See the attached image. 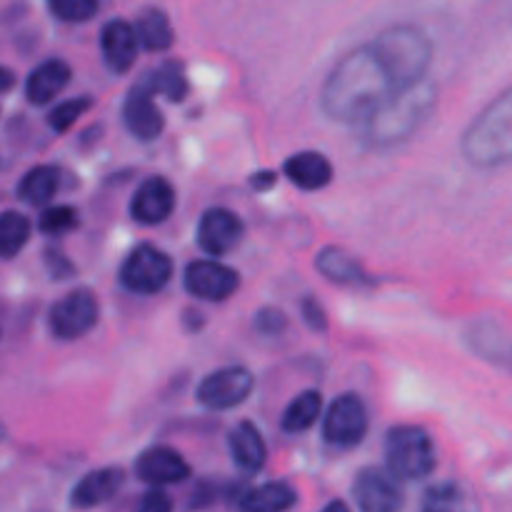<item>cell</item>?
<instances>
[{
    "mask_svg": "<svg viewBox=\"0 0 512 512\" xmlns=\"http://www.w3.org/2000/svg\"><path fill=\"white\" fill-rule=\"evenodd\" d=\"M398 93L373 43L338 60L320 88V110L335 123L363 125Z\"/></svg>",
    "mask_w": 512,
    "mask_h": 512,
    "instance_id": "1",
    "label": "cell"
},
{
    "mask_svg": "<svg viewBox=\"0 0 512 512\" xmlns=\"http://www.w3.org/2000/svg\"><path fill=\"white\" fill-rule=\"evenodd\" d=\"M438 105V88L430 80L395 93L368 123L360 125V143L373 150H388L413 138Z\"/></svg>",
    "mask_w": 512,
    "mask_h": 512,
    "instance_id": "2",
    "label": "cell"
},
{
    "mask_svg": "<svg viewBox=\"0 0 512 512\" xmlns=\"http://www.w3.org/2000/svg\"><path fill=\"white\" fill-rule=\"evenodd\" d=\"M460 153L473 168L480 170L512 163V85L495 95L465 128Z\"/></svg>",
    "mask_w": 512,
    "mask_h": 512,
    "instance_id": "3",
    "label": "cell"
},
{
    "mask_svg": "<svg viewBox=\"0 0 512 512\" xmlns=\"http://www.w3.org/2000/svg\"><path fill=\"white\" fill-rule=\"evenodd\" d=\"M370 43L398 93L423 83L435 53L433 40L423 28L410 23H395L380 30Z\"/></svg>",
    "mask_w": 512,
    "mask_h": 512,
    "instance_id": "4",
    "label": "cell"
},
{
    "mask_svg": "<svg viewBox=\"0 0 512 512\" xmlns=\"http://www.w3.org/2000/svg\"><path fill=\"white\" fill-rule=\"evenodd\" d=\"M385 460L398 480H423L438 465L433 438L420 425H395L385 435Z\"/></svg>",
    "mask_w": 512,
    "mask_h": 512,
    "instance_id": "5",
    "label": "cell"
},
{
    "mask_svg": "<svg viewBox=\"0 0 512 512\" xmlns=\"http://www.w3.org/2000/svg\"><path fill=\"white\" fill-rule=\"evenodd\" d=\"M173 260L155 245L143 243L120 265V285L135 295H155L173 278Z\"/></svg>",
    "mask_w": 512,
    "mask_h": 512,
    "instance_id": "6",
    "label": "cell"
},
{
    "mask_svg": "<svg viewBox=\"0 0 512 512\" xmlns=\"http://www.w3.org/2000/svg\"><path fill=\"white\" fill-rule=\"evenodd\" d=\"M100 315L98 298L90 288H75L58 300L48 313V328L53 338L78 340L95 328Z\"/></svg>",
    "mask_w": 512,
    "mask_h": 512,
    "instance_id": "7",
    "label": "cell"
},
{
    "mask_svg": "<svg viewBox=\"0 0 512 512\" xmlns=\"http://www.w3.org/2000/svg\"><path fill=\"white\" fill-rule=\"evenodd\" d=\"M253 385L255 378L248 368L230 365V368H220L205 375L203 383L195 390V398L208 410H230L248 400V395L253 393Z\"/></svg>",
    "mask_w": 512,
    "mask_h": 512,
    "instance_id": "8",
    "label": "cell"
},
{
    "mask_svg": "<svg viewBox=\"0 0 512 512\" xmlns=\"http://www.w3.org/2000/svg\"><path fill=\"white\" fill-rule=\"evenodd\" d=\"M368 433V410L355 393H345L330 405L323 420V438L333 448H355Z\"/></svg>",
    "mask_w": 512,
    "mask_h": 512,
    "instance_id": "9",
    "label": "cell"
},
{
    "mask_svg": "<svg viewBox=\"0 0 512 512\" xmlns=\"http://www.w3.org/2000/svg\"><path fill=\"white\" fill-rule=\"evenodd\" d=\"M353 498L360 512H400L405 505V493L398 478L385 468H363L355 475Z\"/></svg>",
    "mask_w": 512,
    "mask_h": 512,
    "instance_id": "10",
    "label": "cell"
},
{
    "mask_svg": "<svg viewBox=\"0 0 512 512\" xmlns=\"http://www.w3.org/2000/svg\"><path fill=\"white\" fill-rule=\"evenodd\" d=\"M183 285L193 298L223 303L240 288V275L218 260H193L185 268Z\"/></svg>",
    "mask_w": 512,
    "mask_h": 512,
    "instance_id": "11",
    "label": "cell"
},
{
    "mask_svg": "<svg viewBox=\"0 0 512 512\" xmlns=\"http://www.w3.org/2000/svg\"><path fill=\"white\" fill-rule=\"evenodd\" d=\"M243 233L245 225L238 218V213L228 208H210L200 218L195 238H198V245L205 253L220 258V255H228L230 250L238 248Z\"/></svg>",
    "mask_w": 512,
    "mask_h": 512,
    "instance_id": "12",
    "label": "cell"
},
{
    "mask_svg": "<svg viewBox=\"0 0 512 512\" xmlns=\"http://www.w3.org/2000/svg\"><path fill=\"white\" fill-rule=\"evenodd\" d=\"M175 210V188L170 180L160 175H150L140 183V188L130 200V215L140 225H160L173 215Z\"/></svg>",
    "mask_w": 512,
    "mask_h": 512,
    "instance_id": "13",
    "label": "cell"
},
{
    "mask_svg": "<svg viewBox=\"0 0 512 512\" xmlns=\"http://www.w3.org/2000/svg\"><path fill=\"white\" fill-rule=\"evenodd\" d=\"M135 475L153 488H163V485H173L188 478L190 465L185 463L178 450L168 448V445H155V448H148L138 455Z\"/></svg>",
    "mask_w": 512,
    "mask_h": 512,
    "instance_id": "14",
    "label": "cell"
},
{
    "mask_svg": "<svg viewBox=\"0 0 512 512\" xmlns=\"http://www.w3.org/2000/svg\"><path fill=\"white\" fill-rule=\"evenodd\" d=\"M123 123L138 140H155L165 128L163 113L153 103V93L143 83L133 85L130 93L125 95L123 103Z\"/></svg>",
    "mask_w": 512,
    "mask_h": 512,
    "instance_id": "15",
    "label": "cell"
},
{
    "mask_svg": "<svg viewBox=\"0 0 512 512\" xmlns=\"http://www.w3.org/2000/svg\"><path fill=\"white\" fill-rule=\"evenodd\" d=\"M100 50H103V60L113 73L123 75L133 68L135 55H138L140 43L135 28L123 18H113L103 25L100 30Z\"/></svg>",
    "mask_w": 512,
    "mask_h": 512,
    "instance_id": "16",
    "label": "cell"
},
{
    "mask_svg": "<svg viewBox=\"0 0 512 512\" xmlns=\"http://www.w3.org/2000/svg\"><path fill=\"white\" fill-rule=\"evenodd\" d=\"M125 473L123 468H98L78 480V485L70 493V508L73 510H93L105 505L120 488H123Z\"/></svg>",
    "mask_w": 512,
    "mask_h": 512,
    "instance_id": "17",
    "label": "cell"
},
{
    "mask_svg": "<svg viewBox=\"0 0 512 512\" xmlns=\"http://www.w3.org/2000/svg\"><path fill=\"white\" fill-rule=\"evenodd\" d=\"M283 173L288 175V180L295 188L305 190V193H313V190L328 188L335 170L323 153L305 150V153H295L285 160Z\"/></svg>",
    "mask_w": 512,
    "mask_h": 512,
    "instance_id": "18",
    "label": "cell"
},
{
    "mask_svg": "<svg viewBox=\"0 0 512 512\" xmlns=\"http://www.w3.org/2000/svg\"><path fill=\"white\" fill-rule=\"evenodd\" d=\"M70 65L60 58H50L40 63L25 80V98L33 105H48L50 100L58 98L70 83Z\"/></svg>",
    "mask_w": 512,
    "mask_h": 512,
    "instance_id": "19",
    "label": "cell"
},
{
    "mask_svg": "<svg viewBox=\"0 0 512 512\" xmlns=\"http://www.w3.org/2000/svg\"><path fill=\"white\" fill-rule=\"evenodd\" d=\"M315 268H318V273L323 275V278H328L330 283H338V285H373L375 283L373 275H370L368 270L353 258V255H348L340 248H333V245H328V248H323L318 255H315Z\"/></svg>",
    "mask_w": 512,
    "mask_h": 512,
    "instance_id": "20",
    "label": "cell"
},
{
    "mask_svg": "<svg viewBox=\"0 0 512 512\" xmlns=\"http://www.w3.org/2000/svg\"><path fill=\"white\" fill-rule=\"evenodd\" d=\"M230 453H233L235 465H238L243 473H258L265 468V460H268V448H265V440L260 435V430L255 428L250 420L235 425L230 430Z\"/></svg>",
    "mask_w": 512,
    "mask_h": 512,
    "instance_id": "21",
    "label": "cell"
},
{
    "mask_svg": "<svg viewBox=\"0 0 512 512\" xmlns=\"http://www.w3.org/2000/svg\"><path fill=\"white\" fill-rule=\"evenodd\" d=\"M298 503V493L288 483H265L240 495V512H288Z\"/></svg>",
    "mask_w": 512,
    "mask_h": 512,
    "instance_id": "22",
    "label": "cell"
},
{
    "mask_svg": "<svg viewBox=\"0 0 512 512\" xmlns=\"http://www.w3.org/2000/svg\"><path fill=\"white\" fill-rule=\"evenodd\" d=\"M133 28H135V35H138L140 48L150 50V53L168 50L175 40L173 25H170L168 15H165L160 8L140 10V15H138V20H135Z\"/></svg>",
    "mask_w": 512,
    "mask_h": 512,
    "instance_id": "23",
    "label": "cell"
},
{
    "mask_svg": "<svg viewBox=\"0 0 512 512\" xmlns=\"http://www.w3.org/2000/svg\"><path fill=\"white\" fill-rule=\"evenodd\" d=\"M470 343H473L475 353H480L485 360L512 373V343L510 338H505L498 325L475 323L473 333H470Z\"/></svg>",
    "mask_w": 512,
    "mask_h": 512,
    "instance_id": "24",
    "label": "cell"
},
{
    "mask_svg": "<svg viewBox=\"0 0 512 512\" xmlns=\"http://www.w3.org/2000/svg\"><path fill=\"white\" fill-rule=\"evenodd\" d=\"M140 83L153 95H165L170 103H180L188 95V78H185V70L180 60H165L160 68L145 73Z\"/></svg>",
    "mask_w": 512,
    "mask_h": 512,
    "instance_id": "25",
    "label": "cell"
},
{
    "mask_svg": "<svg viewBox=\"0 0 512 512\" xmlns=\"http://www.w3.org/2000/svg\"><path fill=\"white\" fill-rule=\"evenodd\" d=\"M60 188V173L55 165H35L20 178L18 198L28 205H45Z\"/></svg>",
    "mask_w": 512,
    "mask_h": 512,
    "instance_id": "26",
    "label": "cell"
},
{
    "mask_svg": "<svg viewBox=\"0 0 512 512\" xmlns=\"http://www.w3.org/2000/svg\"><path fill=\"white\" fill-rule=\"evenodd\" d=\"M423 512H478V505L463 485L448 480L425 490Z\"/></svg>",
    "mask_w": 512,
    "mask_h": 512,
    "instance_id": "27",
    "label": "cell"
},
{
    "mask_svg": "<svg viewBox=\"0 0 512 512\" xmlns=\"http://www.w3.org/2000/svg\"><path fill=\"white\" fill-rule=\"evenodd\" d=\"M320 410H323V395H320L318 390H305L298 398L290 400L280 425H283V430L288 435L305 433V430H310L315 425Z\"/></svg>",
    "mask_w": 512,
    "mask_h": 512,
    "instance_id": "28",
    "label": "cell"
},
{
    "mask_svg": "<svg viewBox=\"0 0 512 512\" xmlns=\"http://www.w3.org/2000/svg\"><path fill=\"white\" fill-rule=\"evenodd\" d=\"M30 240V220L18 210L0 213V258L13 260Z\"/></svg>",
    "mask_w": 512,
    "mask_h": 512,
    "instance_id": "29",
    "label": "cell"
},
{
    "mask_svg": "<svg viewBox=\"0 0 512 512\" xmlns=\"http://www.w3.org/2000/svg\"><path fill=\"white\" fill-rule=\"evenodd\" d=\"M93 108V98L83 95V98H70L65 103L55 105L48 115V125L55 130V133H68L80 118H83L88 110Z\"/></svg>",
    "mask_w": 512,
    "mask_h": 512,
    "instance_id": "30",
    "label": "cell"
},
{
    "mask_svg": "<svg viewBox=\"0 0 512 512\" xmlns=\"http://www.w3.org/2000/svg\"><path fill=\"white\" fill-rule=\"evenodd\" d=\"M38 228L45 235L70 233V230L78 228V213L70 205H53V208L43 210V215L38 220Z\"/></svg>",
    "mask_w": 512,
    "mask_h": 512,
    "instance_id": "31",
    "label": "cell"
},
{
    "mask_svg": "<svg viewBox=\"0 0 512 512\" xmlns=\"http://www.w3.org/2000/svg\"><path fill=\"white\" fill-rule=\"evenodd\" d=\"M48 10L60 23H85L98 13L95 0H50Z\"/></svg>",
    "mask_w": 512,
    "mask_h": 512,
    "instance_id": "32",
    "label": "cell"
},
{
    "mask_svg": "<svg viewBox=\"0 0 512 512\" xmlns=\"http://www.w3.org/2000/svg\"><path fill=\"white\" fill-rule=\"evenodd\" d=\"M285 325H288V318H285L283 310L278 308H263L255 315V330H260L263 335L283 333Z\"/></svg>",
    "mask_w": 512,
    "mask_h": 512,
    "instance_id": "33",
    "label": "cell"
},
{
    "mask_svg": "<svg viewBox=\"0 0 512 512\" xmlns=\"http://www.w3.org/2000/svg\"><path fill=\"white\" fill-rule=\"evenodd\" d=\"M300 315H303V320L308 323L310 330H320L323 333L325 328H328V315H325L323 305L318 303L315 298H303V303H300Z\"/></svg>",
    "mask_w": 512,
    "mask_h": 512,
    "instance_id": "34",
    "label": "cell"
},
{
    "mask_svg": "<svg viewBox=\"0 0 512 512\" xmlns=\"http://www.w3.org/2000/svg\"><path fill=\"white\" fill-rule=\"evenodd\" d=\"M45 268H48V273L53 275V280H65L70 278V275H75L73 263H70L58 248L45 250Z\"/></svg>",
    "mask_w": 512,
    "mask_h": 512,
    "instance_id": "35",
    "label": "cell"
},
{
    "mask_svg": "<svg viewBox=\"0 0 512 512\" xmlns=\"http://www.w3.org/2000/svg\"><path fill=\"white\" fill-rule=\"evenodd\" d=\"M135 512H173V500L165 490L153 488L140 498V505Z\"/></svg>",
    "mask_w": 512,
    "mask_h": 512,
    "instance_id": "36",
    "label": "cell"
},
{
    "mask_svg": "<svg viewBox=\"0 0 512 512\" xmlns=\"http://www.w3.org/2000/svg\"><path fill=\"white\" fill-rule=\"evenodd\" d=\"M278 183V173L273 170H263V173H255L250 175V188L253 190H268Z\"/></svg>",
    "mask_w": 512,
    "mask_h": 512,
    "instance_id": "37",
    "label": "cell"
},
{
    "mask_svg": "<svg viewBox=\"0 0 512 512\" xmlns=\"http://www.w3.org/2000/svg\"><path fill=\"white\" fill-rule=\"evenodd\" d=\"M13 85H15V73H13V70H8V68H3V65H0V95L8 93Z\"/></svg>",
    "mask_w": 512,
    "mask_h": 512,
    "instance_id": "38",
    "label": "cell"
},
{
    "mask_svg": "<svg viewBox=\"0 0 512 512\" xmlns=\"http://www.w3.org/2000/svg\"><path fill=\"white\" fill-rule=\"evenodd\" d=\"M320 512H350V508L343 503V500H330V503Z\"/></svg>",
    "mask_w": 512,
    "mask_h": 512,
    "instance_id": "39",
    "label": "cell"
},
{
    "mask_svg": "<svg viewBox=\"0 0 512 512\" xmlns=\"http://www.w3.org/2000/svg\"><path fill=\"white\" fill-rule=\"evenodd\" d=\"M5 435H8V430H5V425L0 423V443H3V440H5Z\"/></svg>",
    "mask_w": 512,
    "mask_h": 512,
    "instance_id": "40",
    "label": "cell"
}]
</instances>
